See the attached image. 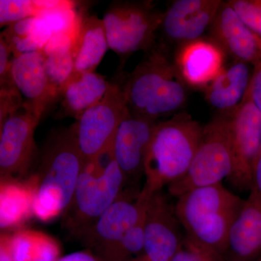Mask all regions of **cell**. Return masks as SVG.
I'll list each match as a JSON object with an SVG mask.
<instances>
[{
	"mask_svg": "<svg viewBox=\"0 0 261 261\" xmlns=\"http://www.w3.org/2000/svg\"><path fill=\"white\" fill-rule=\"evenodd\" d=\"M84 162L72 126L49 137L37 172L28 178L34 192L33 213L37 219L49 221L65 214Z\"/></svg>",
	"mask_w": 261,
	"mask_h": 261,
	"instance_id": "obj_1",
	"label": "cell"
},
{
	"mask_svg": "<svg viewBox=\"0 0 261 261\" xmlns=\"http://www.w3.org/2000/svg\"><path fill=\"white\" fill-rule=\"evenodd\" d=\"M130 111L159 121L179 113L187 103L189 87L167 46L156 42L123 84Z\"/></svg>",
	"mask_w": 261,
	"mask_h": 261,
	"instance_id": "obj_2",
	"label": "cell"
},
{
	"mask_svg": "<svg viewBox=\"0 0 261 261\" xmlns=\"http://www.w3.org/2000/svg\"><path fill=\"white\" fill-rule=\"evenodd\" d=\"M202 129L203 126L186 112L158 122L146 156L141 197L149 200L187 173L200 144Z\"/></svg>",
	"mask_w": 261,
	"mask_h": 261,
	"instance_id": "obj_3",
	"label": "cell"
},
{
	"mask_svg": "<svg viewBox=\"0 0 261 261\" xmlns=\"http://www.w3.org/2000/svg\"><path fill=\"white\" fill-rule=\"evenodd\" d=\"M244 202L219 183L180 196L175 209L187 237L224 255L230 228Z\"/></svg>",
	"mask_w": 261,
	"mask_h": 261,
	"instance_id": "obj_4",
	"label": "cell"
},
{
	"mask_svg": "<svg viewBox=\"0 0 261 261\" xmlns=\"http://www.w3.org/2000/svg\"><path fill=\"white\" fill-rule=\"evenodd\" d=\"M101 159L84 162L73 199L63 216L65 227L79 238L124 191L126 178L116 161L109 156L102 165Z\"/></svg>",
	"mask_w": 261,
	"mask_h": 261,
	"instance_id": "obj_5",
	"label": "cell"
},
{
	"mask_svg": "<svg viewBox=\"0 0 261 261\" xmlns=\"http://www.w3.org/2000/svg\"><path fill=\"white\" fill-rule=\"evenodd\" d=\"M233 171V153L229 114H219L203 126L197 152L188 171L168 187L177 197L194 189L222 183Z\"/></svg>",
	"mask_w": 261,
	"mask_h": 261,
	"instance_id": "obj_6",
	"label": "cell"
},
{
	"mask_svg": "<svg viewBox=\"0 0 261 261\" xmlns=\"http://www.w3.org/2000/svg\"><path fill=\"white\" fill-rule=\"evenodd\" d=\"M163 15L149 1H114L109 5L103 23L110 49L122 65L136 51L153 47Z\"/></svg>",
	"mask_w": 261,
	"mask_h": 261,
	"instance_id": "obj_7",
	"label": "cell"
},
{
	"mask_svg": "<svg viewBox=\"0 0 261 261\" xmlns=\"http://www.w3.org/2000/svg\"><path fill=\"white\" fill-rule=\"evenodd\" d=\"M126 109L123 84L111 83L104 97L75 120L72 128L84 161L108 154Z\"/></svg>",
	"mask_w": 261,
	"mask_h": 261,
	"instance_id": "obj_8",
	"label": "cell"
},
{
	"mask_svg": "<svg viewBox=\"0 0 261 261\" xmlns=\"http://www.w3.org/2000/svg\"><path fill=\"white\" fill-rule=\"evenodd\" d=\"M229 116L233 171L228 181L237 190L250 192L252 187V168L261 148V112L245 96Z\"/></svg>",
	"mask_w": 261,
	"mask_h": 261,
	"instance_id": "obj_9",
	"label": "cell"
},
{
	"mask_svg": "<svg viewBox=\"0 0 261 261\" xmlns=\"http://www.w3.org/2000/svg\"><path fill=\"white\" fill-rule=\"evenodd\" d=\"M39 123L22 108L0 124L1 178L27 176L37 158L34 133Z\"/></svg>",
	"mask_w": 261,
	"mask_h": 261,
	"instance_id": "obj_10",
	"label": "cell"
},
{
	"mask_svg": "<svg viewBox=\"0 0 261 261\" xmlns=\"http://www.w3.org/2000/svg\"><path fill=\"white\" fill-rule=\"evenodd\" d=\"M185 231L173 204L162 191L147 202L145 219V250L147 261H171L181 247Z\"/></svg>",
	"mask_w": 261,
	"mask_h": 261,
	"instance_id": "obj_11",
	"label": "cell"
},
{
	"mask_svg": "<svg viewBox=\"0 0 261 261\" xmlns=\"http://www.w3.org/2000/svg\"><path fill=\"white\" fill-rule=\"evenodd\" d=\"M141 190L127 189L82 235L80 239L98 257L121 240L145 214L149 200Z\"/></svg>",
	"mask_w": 261,
	"mask_h": 261,
	"instance_id": "obj_12",
	"label": "cell"
},
{
	"mask_svg": "<svg viewBox=\"0 0 261 261\" xmlns=\"http://www.w3.org/2000/svg\"><path fill=\"white\" fill-rule=\"evenodd\" d=\"M159 121L133 112L127 106L108 152L126 180L144 176L146 156Z\"/></svg>",
	"mask_w": 261,
	"mask_h": 261,
	"instance_id": "obj_13",
	"label": "cell"
},
{
	"mask_svg": "<svg viewBox=\"0 0 261 261\" xmlns=\"http://www.w3.org/2000/svg\"><path fill=\"white\" fill-rule=\"evenodd\" d=\"M223 1L220 0H176L164 12L159 31L162 43L181 46L202 39L210 28Z\"/></svg>",
	"mask_w": 261,
	"mask_h": 261,
	"instance_id": "obj_14",
	"label": "cell"
},
{
	"mask_svg": "<svg viewBox=\"0 0 261 261\" xmlns=\"http://www.w3.org/2000/svg\"><path fill=\"white\" fill-rule=\"evenodd\" d=\"M12 77L23 99V108L39 121L60 94L51 85L41 51H30L13 58Z\"/></svg>",
	"mask_w": 261,
	"mask_h": 261,
	"instance_id": "obj_15",
	"label": "cell"
},
{
	"mask_svg": "<svg viewBox=\"0 0 261 261\" xmlns=\"http://www.w3.org/2000/svg\"><path fill=\"white\" fill-rule=\"evenodd\" d=\"M211 39L234 61L255 65L261 62V39L223 2L209 28Z\"/></svg>",
	"mask_w": 261,
	"mask_h": 261,
	"instance_id": "obj_16",
	"label": "cell"
},
{
	"mask_svg": "<svg viewBox=\"0 0 261 261\" xmlns=\"http://www.w3.org/2000/svg\"><path fill=\"white\" fill-rule=\"evenodd\" d=\"M173 61L189 88L204 90L224 68L226 55L211 39L178 46Z\"/></svg>",
	"mask_w": 261,
	"mask_h": 261,
	"instance_id": "obj_17",
	"label": "cell"
},
{
	"mask_svg": "<svg viewBox=\"0 0 261 261\" xmlns=\"http://www.w3.org/2000/svg\"><path fill=\"white\" fill-rule=\"evenodd\" d=\"M226 261L261 260V197L250 190L228 233Z\"/></svg>",
	"mask_w": 261,
	"mask_h": 261,
	"instance_id": "obj_18",
	"label": "cell"
},
{
	"mask_svg": "<svg viewBox=\"0 0 261 261\" xmlns=\"http://www.w3.org/2000/svg\"><path fill=\"white\" fill-rule=\"evenodd\" d=\"M251 75L250 64L247 63L234 61L225 65L204 89L206 101L219 114H231L243 102Z\"/></svg>",
	"mask_w": 261,
	"mask_h": 261,
	"instance_id": "obj_19",
	"label": "cell"
},
{
	"mask_svg": "<svg viewBox=\"0 0 261 261\" xmlns=\"http://www.w3.org/2000/svg\"><path fill=\"white\" fill-rule=\"evenodd\" d=\"M111 82L95 73H73L62 89L57 118H80L82 113L99 102L106 95Z\"/></svg>",
	"mask_w": 261,
	"mask_h": 261,
	"instance_id": "obj_20",
	"label": "cell"
},
{
	"mask_svg": "<svg viewBox=\"0 0 261 261\" xmlns=\"http://www.w3.org/2000/svg\"><path fill=\"white\" fill-rule=\"evenodd\" d=\"M109 49L102 19L84 14L73 47L75 73L94 72Z\"/></svg>",
	"mask_w": 261,
	"mask_h": 261,
	"instance_id": "obj_21",
	"label": "cell"
},
{
	"mask_svg": "<svg viewBox=\"0 0 261 261\" xmlns=\"http://www.w3.org/2000/svg\"><path fill=\"white\" fill-rule=\"evenodd\" d=\"M34 192L28 178H1L0 226L2 230L15 228L34 216Z\"/></svg>",
	"mask_w": 261,
	"mask_h": 261,
	"instance_id": "obj_22",
	"label": "cell"
},
{
	"mask_svg": "<svg viewBox=\"0 0 261 261\" xmlns=\"http://www.w3.org/2000/svg\"><path fill=\"white\" fill-rule=\"evenodd\" d=\"M76 37L68 33L53 34L41 50L48 79L60 96L65 84L74 73L73 50Z\"/></svg>",
	"mask_w": 261,
	"mask_h": 261,
	"instance_id": "obj_23",
	"label": "cell"
},
{
	"mask_svg": "<svg viewBox=\"0 0 261 261\" xmlns=\"http://www.w3.org/2000/svg\"><path fill=\"white\" fill-rule=\"evenodd\" d=\"M53 34L42 17H34L10 24L0 37L4 39L15 58L24 53L42 50Z\"/></svg>",
	"mask_w": 261,
	"mask_h": 261,
	"instance_id": "obj_24",
	"label": "cell"
},
{
	"mask_svg": "<svg viewBox=\"0 0 261 261\" xmlns=\"http://www.w3.org/2000/svg\"><path fill=\"white\" fill-rule=\"evenodd\" d=\"M145 212L118 243L99 256L103 261H130L144 255Z\"/></svg>",
	"mask_w": 261,
	"mask_h": 261,
	"instance_id": "obj_25",
	"label": "cell"
},
{
	"mask_svg": "<svg viewBox=\"0 0 261 261\" xmlns=\"http://www.w3.org/2000/svg\"><path fill=\"white\" fill-rule=\"evenodd\" d=\"M45 12L43 1L1 0L0 25L7 27L25 19L41 17Z\"/></svg>",
	"mask_w": 261,
	"mask_h": 261,
	"instance_id": "obj_26",
	"label": "cell"
},
{
	"mask_svg": "<svg viewBox=\"0 0 261 261\" xmlns=\"http://www.w3.org/2000/svg\"><path fill=\"white\" fill-rule=\"evenodd\" d=\"M171 261H226L219 252L197 243L185 234L180 248Z\"/></svg>",
	"mask_w": 261,
	"mask_h": 261,
	"instance_id": "obj_27",
	"label": "cell"
},
{
	"mask_svg": "<svg viewBox=\"0 0 261 261\" xmlns=\"http://www.w3.org/2000/svg\"><path fill=\"white\" fill-rule=\"evenodd\" d=\"M227 3L242 21L261 39V0H231Z\"/></svg>",
	"mask_w": 261,
	"mask_h": 261,
	"instance_id": "obj_28",
	"label": "cell"
},
{
	"mask_svg": "<svg viewBox=\"0 0 261 261\" xmlns=\"http://www.w3.org/2000/svg\"><path fill=\"white\" fill-rule=\"evenodd\" d=\"M36 232L20 229L11 234V250L14 261H34Z\"/></svg>",
	"mask_w": 261,
	"mask_h": 261,
	"instance_id": "obj_29",
	"label": "cell"
},
{
	"mask_svg": "<svg viewBox=\"0 0 261 261\" xmlns=\"http://www.w3.org/2000/svg\"><path fill=\"white\" fill-rule=\"evenodd\" d=\"M61 247L53 237L42 231L36 232L34 261H57L60 258Z\"/></svg>",
	"mask_w": 261,
	"mask_h": 261,
	"instance_id": "obj_30",
	"label": "cell"
},
{
	"mask_svg": "<svg viewBox=\"0 0 261 261\" xmlns=\"http://www.w3.org/2000/svg\"><path fill=\"white\" fill-rule=\"evenodd\" d=\"M23 106V99L16 87L0 89V124Z\"/></svg>",
	"mask_w": 261,
	"mask_h": 261,
	"instance_id": "obj_31",
	"label": "cell"
},
{
	"mask_svg": "<svg viewBox=\"0 0 261 261\" xmlns=\"http://www.w3.org/2000/svg\"><path fill=\"white\" fill-rule=\"evenodd\" d=\"M11 49L4 40L0 37V89H9L15 87L12 77Z\"/></svg>",
	"mask_w": 261,
	"mask_h": 261,
	"instance_id": "obj_32",
	"label": "cell"
},
{
	"mask_svg": "<svg viewBox=\"0 0 261 261\" xmlns=\"http://www.w3.org/2000/svg\"><path fill=\"white\" fill-rule=\"evenodd\" d=\"M245 96L261 112V62L253 65L251 79Z\"/></svg>",
	"mask_w": 261,
	"mask_h": 261,
	"instance_id": "obj_33",
	"label": "cell"
},
{
	"mask_svg": "<svg viewBox=\"0 0 261 261\" xmlns=\"http://www.w3.org/2000/svg\"><path fill=\"white\" fill-rule=\"evenodd\" d=\"M57 261H103L90 250L72 252L60 257Z\"/></svg>",
	"mask_w": 261,
	"mask_h": 261,
	"instance_id": "obj_34",
	"label": "cell"
},
{
	"mask_svg": "<svg viewBox=\"0 0 261 261\" xmlns=\"http://www.w3.org/2000/svg\"><path fill=\"white\" fill-rule=\"evenodd\" d=\"M0 261H14L11 250V234L3 232L0 236Z\"/></svg>",
	"mask_w": 261,
	"mask_h": 261,
	"instance_id": "obj_35",
	"label": "cell"
},
{
	"mask_svg": "<svg viewBox=\"0 0 261 261\" xmlns=\"http://www.w3.org/2000/svg\"><path fill=\"white\" fill-rule=\"evenodd\" d=\"M251 190L261 197V148L257 154L252 168V187Z\"/></svg>",
	"mask_w": 261,
	"mask_h": 261,
	"instance_id": "obj_36",
	"label": "cell"
},
{
	"mask_svg": "<svg viewBox=\"0 0 261 261\" xmlns=\"http://www.w3.org/2000/svg\"><path fill=\"white\" fill-rule=\"evenodd\" d=\"M130 261H147V260H146V259L145 258V257H144V255H142V256L137 257V258L133 259V260H132Z\"/></svg>",
	"mask_w": 261,
	"mask_h": 261,
	"instance_id": "obj_37",
	"label": "cell"
},
{
	"mask_svg": "<svg viewBox=\"0 0 261 261\" xmlns=\"http://www.w3.org/2000/svg\"><path fill=\"white\" fill-rule=\"evenodd\" d=\"M261 261V260H260Z\"/></svg>",
	"mask_w": 261,
	"mask_h": 261,
	"instance_id": "obj_38",
	"label": "cell"
}]
</instances>
